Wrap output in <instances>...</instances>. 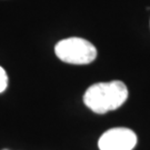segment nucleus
<instances>
[{
    "label": "nucleus",
    "mask_w": 150,
    "mask_h": 150,
    "mask_svg": "<svg viewBox=\"0 0 150 150\" xmlns=\"http://www.w3.org/2000/svg\"><path fill=\"white\" fill-rule=\"evenodd\" d=\"M127 98V86L122 81L113 80L90 86L83 95V102L93 112L103 115L121 107Z\"/></svg>",
    "instance_id": "f257e3e1"
},
{
    "label": "nucleus",
    "mask_w": 150,
    "mask_h": 150,
    "mask_svg": "<svg viewBox=\"0 0 150 150\" xmlns=\"http://www.w3.org/2000/svg\"><path fill=\"white\" fill-rule=\"evenodd\" d=\"M54 52L61 61L71 64H88L97 57L96 47L90 41L78 37L60 40L54 47Z\"/></svg>",
    "instance_id": "f03ea898"
},
{
    "label": "nucleus",
    "mask_w": 150,
    "mask_h": 150,
    "mask_svg": "<svg viewBox=\"0 0 150 150\" xmlns=\"http://www.w3.org/2000/svg\"><path fill=\"white\" fill-rule=\"evenodd\" d=\"M137 145V136L128 128H112L100 137V150H132Z\"/></svg>",
    "instance_id": "7ed1b4c3"
},
{
    "label": "nucleus",
    "mask_w": 150,
    "mask_h": 150,
    "mask_svg": "<svg viewBox=\"0 0 150 150\" xmlns=\"http://www.w3.org/2000/svg\"><path fill=\"white\" fill-rule=\"evenodd\" d=\"M8 87V76L6 70L0 66V93L4 92Z\"/></svg>",
    "instance_id": "20e7f679"
},
{
    "label": "nucleus",
    "mask_w": 150,
    "mask_h": 150,
    "mask_svg": "<svg viewBox=\"0 0 150 150\" xmlns=\"http://www.w3.org/2000/svg\"><path fill=\"white\" fill-rule=\"evenodd\" d=\"M4 150H8V149H4Z\"/></svg>",
    "instance_id": "39448f33"
}]
</instances>
